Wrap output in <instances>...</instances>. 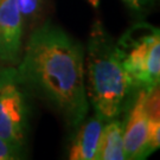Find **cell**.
<instances>
[{
	"instance_id": "cell-1",
	"label": "cell",
	"mask_w": 160,
	"mask_h": 160,
	"mask_svg": "<svg viewBox=\"0 0 160 160\" xmlns=\"http://www.w3.org/2000/svg\"><path fill=\"white\" fill-rule=\"evenodd\" d=\"M17 71L25 88L57 109L70 127L86 120L89 101L84 86V50L52 23L31 33Z\"/></svg>"
},
{
	"instance_id": "cell-2",
	"label": "cell",
	"mask_w": 160,
	"mask_h": 160,
	"mask_svg": "<svg viewBox=\"0 0 160 160\" xmlns=\"http://www.w3.org/2000/svg\"><path fill=\"white\" fill-rule=\"evenodd\" d=\"M84 86L89 104L104 122L118 118L133 89L119 48L100 22L94 24L88 42Z\"/></svg>"
},
{
	"instance_id": "cell-3",
	"label": "cell",
	"mask_w": 160,
	"mask_h": 160,
	"mask_svg": "<svg viewBox=\"0 0 160 160\" xmlns=\"http://www.w3.org/2000/svg\"><path fill=\"white\" fill-rule=\"evenodd\" d=\"M132 88L151 90L159 87L160 33L158 28L138 24L116 42Z\"/></svg>"
},
{
	"instance_id": "cell-4",
	"label": "cell",
	"mask_w": 160,
	"mask_h": 160,
	"mask_svg": "<svg viewBox=\"0 0 160 160\" xmlns=\"http://www.w3.org/2000/svg\"><path fill=\"white\" fill-rule=\"evenodd\" d=\"M17 68L0 70V137L22 149L28 128V104Z\"/></svg>"
},
{
	"instance_id": "cell-5",
	"label": "cell",
	"mask_w": 160,
	"mask_h": 160,
	"mask_svg": "<svg viewBox=\"0 0 160 160\" xmlns=\"http://www.w3.org/2000/svg\"><path fill=\"white\" fill-rule=\"evenodd\" d=\"M160 145V118L148 115L145 90H140L126 126L123 128V149L126 159H143Z\"/></svg>"
},
{
	"instance_id": "cell-6",
	"label": "cell",
	"mask_w": 160,
	"mask_h": 160,
	"mask_svg": "<svg viewBox=\"0 0 160 160\" xmlns=\"http://www.w3.org/2000/svg\"><path fill=\"white\" fill-rule=\"evenodd\" d=\"M23 18L18 0H0V61L17 64L20 59Z\"/></svg>"
},
{
	"instance_id": "cell-7",
	"label": "cell",
	"mask_w": 160,
	"mask_h": 160,
	"mask_svg": "<svg viewBox=\"0 0 160 160\" xmlns=\"http://www.w3.org/2000/svg\"><path fill=\"white\" fill-rule=\"evenodd\" d=\"M103 126H104V121L96 114L87 121L81 122L77 126L78 129L76 132V135L70 146L69 159H95Z\"/></svg>"
},
{
	"instance_id": "cell-8",
	"label": "cell",
	"mask_w": 160,
	"mask_h": 160,
	"mask_svg": "<svg viewBox=\"0 0 160 160\" xmlns=\"http://www.w3.org/2000/svg\"><path fill=\"white\" fill-rule=\"evenodd\" d=\"M123 123L116 119L107 121L103 126L96 151V160H123Z\"/></svg>"
},
{
	"instance_id": "cell-9",
	"label": "cell",
	"mask_w": 160,
	"mask_h": 160,
	"mask_svg": "<svg viewBox=\"0 0 160 160\" xmlns=\"http://www.w3.org/2000/svg\"><path fill=\"white\" fill-rule=\"evenodd\" d=\"M42 0H18L22 18H33L39 12Z\"/></svg>"
},
{
	"instance_id": "cell-10",
	"label": "cell",
	"mask_w": 160,
	"mask_h": 160,
	"mask_svg": "<svg viewBox=\"0 0 160 160\" xmlns=\"http://www.w3.org/2000/svg\"><path fill=\"white\" fill-rule=\"evenodd\" d=\"M19 154H20V149L0 137V160L18 159Z\"/></svg>"
},
{
	"instance_id": "cell-11",
	"label": "cell",
	"mask_w": 160,
	"mask_h": 160,
	"mask_svg": "<svg viewBox=\"0 0 160 160\" xmlns=\"http://www.w3.org/2000/svg\"><path fill=\"white\" fill-rule=\"evenodd\" d=\"M123 1L134 10H141V8H145L152 0H123Z\"/></svg>"
}]
</instances>
